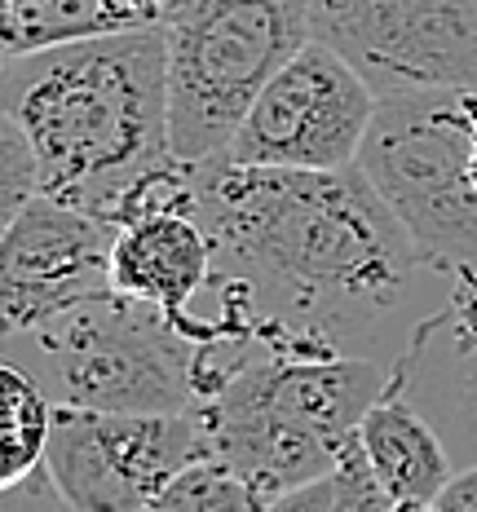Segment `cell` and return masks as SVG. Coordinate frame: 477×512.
Returning a JSON list of instances; mask_svg holds the SVG:
<instances>
[{
  "mask_svg": "<svg viewBox=\"0 0 477 512\" xmlns=\"http://www.w3.org/2000/svg\"><path fill=\"white\" fill-rule=\"evenodd\" d=\"M433 504L442 512H477V464L455 468V477L442 486V495Z\"/></svg>",
  "mask_w": 477,
  "mask_h": 512,
  "instance_id": "44dd1931",
  "label": "cell"
},
{
  "mask_svg": "<svg viewBox=\"0 0 477 512\" xmlns=\"http://www.w3.org/2000/svg\"><path fill=\"white\" fill-rule=\"evenodd\" d=\"M212 270H217V252L204 221L190 208H151L115 226L111 287L155 305L177 327H186Z\"/></svg>",
  "mask_w": 477,
  "mask_h": 512,
  "instance_id": "7c38bea8",
  "label": "cell"
},
{
  "mask_svg": "<svg viewBox=\"0 0 477 512\" xmlns=\"http://www.w3.org/2000/svg\"><path fill=\"white\" fill-rule=\"evenodd\" d=\"M376 89L332 45L310 40L243 115L226 159L252 168H349L376 115Z\"/></svg>",
  "mask_w": 477,
  "mask_h": 512,
  "instance_id": "9c48e42d",
  "label": "cell"
},
{
  "mask_svg": "<svg viewBox=\"0 0 477 512\" xmlns=\"http://www.w3.org/2000/svg\"><path fill=\"white\" fill-rule=\"evenodd\" d=\"M332 486H336L332 512H389V508H394V499L385 495V486H380L376 473H371V464H367L363 446H358V437H349L341 451H336Z\"/></svg>",
  "mask_w": 477,
  "mask_h": 512,
  "instance_id": "ac0fdd59",
  "label": "cell"
},
{
  "mask_svg": "<svg viewBox=\"0 0 477 512\" xmlns=\"http://www.w3.org/2000/svg\"><path fill=\"white\" fill-rule=\"evenodd\" d=\"M473 93H389L358 151V168L442 279L477 270Z\"/></svg>",
  "mask_w": 477,
  "mask_h": 512,
  "instance_id": "8992f818",
  "label": "cell"
},
{
  "mask_svg": "<svg viewBox=\"0 0 477 512\" xmlns=\"http://www.w3.org/2000/svg\"><path fill=\"white\" fill-rule=\"evenodd\" d=\"M40 195V164L31 151L23 124L0 106V234L14 226V217Z\"/></svg>",
  "mask_w": 477,
  "mask_h": 512,
  "instance_id": "e0dca14e",
  "label": "cell"
},
{
  "mask_svg": "<svg viewBox=\"0 0 477 512\" xmlns=\"http://www.w3.org/2000/svg\"><path fill=\"white\" fill-rule=\"evenodd\" d=\"M53 402L27 367L0 354V490L23 486L45 468Z\"/></svg>",
  "mask_w": 477,
  "mask_h": 512,
  "instance_id": "9a60e30c",
  "label": "cell"
},
{
  "mask_svg": "<svg viewBox=\"0 0 477 512\" xmlns=\"http://www.w3.org/2000/svg\"><path fill=\"white\" fill-rule=\"evenodd\" d=\"M389 512H442L438 504H394Z\"/></svg>",
  "mask_w": 477,
  "mask_h": 512,
  "instance_id": "603a6c76",
  "label": "cell"
},
{
  "mask_svg": "<svg viewBox=\"0 0 477 512\" xmlns=\"http://www.w3.org/2000/svg\"><path fill=\"white\" fill-rule=\"evenodd\" d=\"M265 504L257 499L235 468L217 460H195L173 477L159 495L146 504V512H261Z\"/></svg>",
  "mask_w": 477,
  "mask_h": 512,
  "instance_id": "2e32d148",
  "label": "cell"
},
{
  "mask_svg": "<svg viewBox=\"0 0 477 512\" xmlns=\"http://www.w3.org/2000/svg\"><path fill=\"white\" fill-rule=\"evenodd\" d=\"M358 446H363L371 473L385 486L394 504H433L442 486L455 477V460L447 442L438 437L420 407L389 376V389L380 393L358 420Z\"/></svg>",
  "mask_w": 477,
  "mask_h": 512,
  "instance_id": "4fadbf2b",
  "label": "cell"
},
{
  "mask_svg": "<svg viewBox=\"0 0 477 512\" xmlns=\"http://www.w3.org/2000/svg\"><path fill=\"white\" fill-rule=\"evenodd\" d=\"M310 23L376 98L477 89V0H310Z\"/></svg>",
  "mask_w": 477,
  "mask_h": 512,
  "instance_id": "52a82bcc",
  "label": "cell"
},
{
  "mask_svg": "<svg viewBox=\"0 0 477 512\" xmlns=\"http://www.w3.org/2000/svg\"><path fill=\"white\" fill-rule=\"evenodd\" d=\"M394 367L376 358H279L252 349L208 398L195 402L204 460H217L274 504L336 468Z\"/></svg>",
  "mask_w": 477,
  "mask_h": 512,
  "instance_id": "3957f363",
  "label": "cell"
},
{
  "mask_svg": "<svg viewBox=\"0 0 477 512\" xmlns=\"http://www.w3.org/2000/svg\"><path fill=\"white\" fill-rule=\"evenodd\" d=\"M332 499H336V486H332V473H327L310 486H296V490H288V495H279L261 512H332Z\"/></svg>",
  "mask_w": 477,
  "mask_h": 512,
  "instance_id": "ffe728a7",
  "label": "cell"
},
{
  "mask_svg": "<svg viewBox=\"0 0 477 512\" xmlns=\"http://www.w3.org/2000/svg\"><path fill=\"white\" fill-rule=\"evenodd\" d=\"M195 217L217 270L182 332L279 358L402 354L429 314V283H451L411 243L358 164H195Z\"/></svg>",
  "mask_w": 477,
  "mask_h": 512,
  "instance_id": "6da1fadb",
  "label": "cell"
},
{
  "mask_svg": "<svg viewBox=\"0 0 477 512\" xmlns=\"http://www.w3.org/2000/svg\"><path fill=\"white\" fill-rule=\"evenodd\" d=\"M394 384L447 442L455 468L477 464V270L455 274L394 358Z\"/></svg>",
  "mask_w": 477,
  "mask_h": 512,
  "instance_id": "8fae6325",
  "label": "cell"
},
{
  "mask_svg": "<svg viewBox=\"0 0 477 512\" xmlns=\"http://www.w3.org/2000/svg\"><path fill=\"white\" fill-rule=\"evenodd\" d=\"M115 226L36 195L0 234V340L27 336L111 292Z\"/></svg>",
  "mask_w": 477,
  "mask_h": 512,
  "instance_id": "30bf717a",
  "label": "cell"
},
{
  "mask_svg": "<svg viewBox=\"0 0 477 512\" xmlns=\"http://www.w3.org/2000/svg\"><path fill=\"white\" fill-rule=\"evenodd\" d=\"M142 27L129 0H0V58H27Z\"/></svg>",
  "mask_w": 477,
  "mask_h": 512,
  "instance_id": "5bb4252c",
  "label": "cell"
},
{
  "mask_svg": "<svg viewBox=\"0 0 477 512\" xmlns=\"http://www.w3.org/2000/svg\"><path fill=\"white\" fill-rule=\"evenodd\" d=\"M195 349L168 314L115 287L36 332L0 340V354L27 367L49 402L111 415L195 411Z\"/></svg>",
  "mask_w": 477,
  "mask_h": 512,
  "instance_id": "277c9868",
  "label": "cell"
},
{
  "mask_svg": "<svg viewBox=\"0 0 477 512\" xmlns=\"http://www.w3.org/2000/svg\"><path fill=\"white\" fill-rule=\"evenodd\" d=\"M310 40V0H186L164 23L173 159L226 155L261 89Z\"/></svg>",
  "mask_w": 477,
  "mask_h": 512,
  "instance_id": "5b68a950",
  "label": "cell"
},
{
  "mask_svg": "<svg viewBox=\"0 0 477 512\" xmlns=\"http://www.w3.org/2000/svg\"><path fill=\"white\" fill-rule=\"evenodd\" d=\"M129 5H133V14L142 18L146 27H164L168 18H173L177 9L186 5V0H129Z\"/></svg>",
  "mask_w": 477,
  "mask_h": 512,
  "instance_id": "7402d4cb",
  "label": "cell"
},
{
  "mask_svg": "<svg viewBox=\"0 0 477 512\" xmlns=\"http://www.w3.org/2000/svg\"><path fill=\"white\" fill-rule=\"evenodd\" d=\"M0 512H71V508H67V499L58 495V486L49 482V473L40 468L23 486L0 490Z\"/></svg>",
  "mask_w": 477,
  "mask_h": 512,
  "instance_id": "d6986e66",
  "label": "cell"
},
{
  "mask_svg": "<svg viewBox=\"0 0 477 512\" xmlns=\"http://www.w3.org/2000/svg\"><path fill=\"white\" fill-rule=\"evenodd\" d=\"M204 460L195 415H111L53 402L45 473L71 512H146V504Z\"/></svg>",
  "mask_w": 477,
  "mask_h": 512,
  "instance_id": "ba28073f",
  "label": "cell"
},
{
  "mask_svg": "<svg viewBox=\"0 0 477 512\" xmlns=\"http://www.w3.org/2000/svg\"><path fill=\"white\" fill-rule=\"evenodd\" d=\"M0 106L23 124L40 195L120 226L173 164L164 27L0 58Z\"/></svg>",
  "mask_w": 477,
  "mask_h": 512,
  "instance_id": "7a4b0ae2",
  "label": "cell"
}]
</instances>
